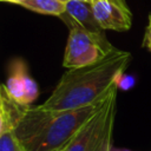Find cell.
Segmentation results:
<instances>
[{
    "label": "cell",
    "mask_w": 151,
    "mask_h": 151,
    "mask_svg": "<svg viewBox=\"0 0 151 151\" xmlns=\"http://www.w3.org/2000/svg\"><path fill=\"white\" fill-rule=\"evenodd\" d=\"M0 151H26L14 129H9L0 136Z\"/></svg>",
    "instance_id": "10"
},
{
    "label": "cell",
    "mask_w": 151,
    "mask_h": 151,
    "mask_svg": "<svg viewBox=\"0 0 151 151\" xmlns=\"http://www.w3.org/2000/svg\"><path fill=\"white\" fill-rule=\"evenodd\" d=\"M65 13L68 14L77 24L83 26L84 28L91 32H103L101 27L98 25L91 2L85 1H77V0H68L66 4Z\"/></svg>",
    "instance_id": "7"
},
{
    "label": "cell",
    "mask_w": 151,
    "mask_h": 151,
    "mask_svg": "<svg viewBox=\"0 0 151 151\" xmlns=\"http://www.w3.org/2000/svg\"><path fill=\"white\" fill-rule=\"evenodd\" d=\"M130 58L129 52L114 48L94 64L68 68L40 106L47 110H73L104 99L118 85Z\"/></svg>",
    "instance_id": "1"
},
{
    "label": "cell",
    "mask_w": 151,
    "mask_h": 151,
    "mask_svg": "<svg viewBox=\"0 0 151 151\" xmlns=\"http://www.w3.org/2000/svg\"><path fill=\"white\" fill-rule=\"evenodd\" d=\"M110 93L101 100L73 110L24 106L14 132L26 151H63L85 123L100 110Z\"/></svg>",
    "instance_id": "2"
},
{
    "label": "cell",
    "mask_w": 151,
    "mask_h": 151,
    "mask_svg": "<svg viewBox=\"0 0 151 151\" xmlns=\"http://www.w3.org/2000/svg\"><path fill=\"white\" fill-rule=\"evenodd\" d=\"M143 45L146 46L151 51V13L149 14V22L145 28V35H144V41Z\"/></svg>",
    "instance_id": "11"
},
{
    "label": "cell",
    "mask_w": 151,
    "mask_h": 151,
    "mask_svg": "<svg viewBox=\"0 0 151 151\" xmlns=\"http://www.w3.org/2000/svg\"><path fill=\"white\" fill-rule=\"evenodd\" d=\"M94 18L101 29L125 32L131 28L132 13L125 0H92Z\"/></svg>",
    "instance_id": "5"
},
{
    "label": "cell",
    "mask_w": 151,
    "mask_h": 151,
    "mask_svg": "<svg viewBox=\"0 0 151 151\" xmlns=\"http://www.w3.org/2000/svg\"><path fill=\"white\" fill-rule=\"evenodd\" d=\"M21 6L25 7L26 9L40 14L57 15V17H60L66 11L65 2L60 0H26Z\"/></svg>",
    "instance_id": "9"
},
{
    "label": "cell",
    "mask_w": 151,
    "mask_h": 151,
    "mask_svg": "<svg viewBox=\"0 0 151 151\" xmlns=\"http://www.w3.org/2000/svg\"><path fill=\"white\" fill-rule=\"evenodd\" d=\"M24 105H19L13 101L5 92L2 85H0V136L9 130L14 129Z\"/></svg>",
    "instance_id": "8"
},
{
    "label": "cell",
    "mask_w": 151,
    "mask_h": 151,
    "mask_svg": "<svg viewBox=\"0 0 151 151\" xmlns=\"http://www.w3.org/2000/svg\"><path fill=\"white\" fill-rule=\"evenodd\" d=\"M116 86L104 105L78 131L63 151H110L114 118L117 112Z\"/></svg>",
    "instance_id": "4"
},
{
    "label": "cell",
    "mask_w": 151,
    "mask_h": 151,
    "mask_svg": "<svg viewBox=\"0 0 151 151\" xmlns=\"http://www.w3.org/2000/svg\"><path fill=\"white\" fill-rule=\"evenodd\" d=\"M77 1H85V2H92V0H77Z\"/></svg>",
    "instance_id": "13"
},
{
    "label": "cell",
    "mask_w": 151,
    "mask_h": 151,
    "mask_svg": "<svg viewBox=\"0 0 151 151\" xmlns=\"http://www.w3.org/2000/svg\"><path fill=\"white\" fill-rule=\"evenodd\" d=\"M2 1H6V2H12V4H18V5H22L26 0H2Z\"/></svg>",
    "instance_id": "12"
},
{
    "label": "cell",
    "mask_w": 151,
    "mask_h": 151,
    "mask_svg": "<svg viewBox=\"0 0 151 151\" xmlns=\"http://www.w3.org/2000/svg\"><path fill=\"white\" fill-rule=\"evenodd\" d=\"M60 1H63V2H65V4H66V2L68 1V0H60Z\"/></svg>",
    "instance_id": "14"
},
{
    "label": "cell",
    "mask_w": 151,
    "mask_h": 151,
    "mask_svg": "<svg viewBox=\"0 0 151 151\" xmlns=\"http://www.w3.org/2000/svg\"><path fill=\"white\" fill-rule=\"evenodd\" d=\"M7 96L19 105H31L38 97V85L28 76L24 61L15 60L9 70L6 85H2Z\"/></svg>",
    "instance_id": "6"
},
{
    "label": "cell",
    "mask_w": 151,
    "mask_h": 151,
    "mask_svg": "<svg viewBox=\"0 0 151 151\" xmlns=\"http://www.w3.org/2000/svg\"><path fill=\"white\" fill-rule=\"evenodd\" d=\"M60 18L70 27L63 60L66 68L94 64L116 48L109 42L103 32H91L84 28L66 13H63Z\"/></svg>",
    "instance_id": "3"
}]
</instances>
